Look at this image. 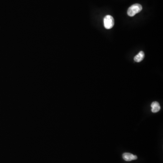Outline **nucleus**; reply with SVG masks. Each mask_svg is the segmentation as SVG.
<instances>
[{
    "mask_svg": "<svg viewBox=\"0 0 163 163\" xmlns=\"http://www.w3.org/2000/svg\"><path fill=\"white\" fill-rule=\"evenodd\" d=\"M114 25V20L110 15H107L104 18V25L106 29H110Z\"/></svg>",
    "mask_w": 163,
    "mask_h": 163,
    "instance_id": "f03ea898",
    "label": "nucleus"
},
{
    "mask_svg": "<svg viewBox=\"0 0 163 163\" xmlns=\"http://www.w3.org/2000/svg\"><path fill=\"white\" fill-rule=\"evenodd\" d=\"M124 160L126 161H130L137 159V156L129 153H124L122 155Z\"/></svg>",
    "mask_w": 163,
    "mask_h": 163,
    "instance_id": "7ed1b4c3",
    "label": "nucleus"
},
{
    "mask_svg": "<svg viewBox=\"0 0 163 163\" xmlns=\"http://www.w3.org/2000/svg\"><path fill=\"white\" fill-rule=\"evenodd\" d=\"M151 111L153 113H156L160 110V106L157 101H153L151 105Z\"/></svg>",
    "mask_w": 163,
    "mask_h": 163,
    "instance_id": "20e7f679",
    "label": "nucleus"
},
{
    "mask_svg": "<svg viewBox=\"0 0 163 163\" xmlns=\"http://www.w3.org/2000/svg\"><path fill=\"white\" fill-rule=\"evenodd\" d=\"M142 10V6L141 5L139 4H135L130 6L128 9V15L132 17L141 11Z\"/></svg>",
    "mask_w": 163,
    "mask_h": 163,
    "instance_id": "f257e3e1",
    "label": "nucleus"
},
{
    "mask_svg": "<svg viewBox=\"0 0 163 163\" xmlns=\"http://www.w3.org/2000/svg\"><path fill=\"white\" fill-rule=\"evenodd\" d=\"M144 57H145L144 53L143 52V51H141L137 55H136L134 57V60H135V61L136 62H140L141 61L143 60Z\"/></svg>",
    "mask_w": 163,
    "mask_h": 163,
    "instance_id": "39448f33",
    "label": "nucleus"
}]
</instances>
